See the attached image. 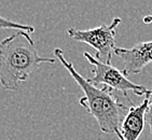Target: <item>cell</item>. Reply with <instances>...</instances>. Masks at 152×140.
<instances>
[{"instance_id": "cell-5", "label": "cell", "mask_w": 152, "mask_h": 140, "mask_svg": "<svg viewBox=\"0 0 152 140\" xmlns=\"http://www.w3.org/2000/svg\"><path fill=\"white\" fill-rule=\"evenodd\" d=\"M114 54L122 61L123 72L126 76L138 74L152 63V40L139 42L131 49L117 47Z\"/></svg>"}, {"instance_id": "cell-6", "label": "cell", "mask_w": 152, "mask_h": 140, "mask_svg": "<svg viewBox=\"0 0 152 140\" xmlns=\"http://www.w3.org/2000/svg\"><path fill=\"white\" fill-rule=\"evenodd\" d=\"M151 100L152 95H147L139 105H129L121 124V140H138L147 123L146 113Z\"/></svg>"}, {"instance_id": "cell-9", "label": "cell", "mask_w": 152, "mask_h": 140, "mask_svg": "<svg viewBox=\"0 0 152 140\" xmlns=\"http://www.w3.org/2000/svg\"><path fill=\"white\" fill-rule=\"evenodd\" d=\"M142 22L145 24H151L152 23V14L146 15V16L142 18Z\"/></svg>"}, {"instance_id": "cell-2", "label": "cell", "mask_w": 152, "mask_h": 140, "mask_svg": "<svg viewBox=\"0 0 152 140\" xmlns=\"http://www.w3.org/2000/svg\"><path fill=\"white\" fill-rule=\"evenodd\" d=\"M56 61L39 54L30 32L18 30L0 41V84L6 90H18V84L29 79L40 65Z\"/></svg>"}, {"instance_id": "cell-3", "label": "cell", "mask_w": 152, "mask_h": 140, "mask_svg": "<svg viewBox=\"0 0 152 140\" xmlns=\"http://www.w3.org/2000/svg\"><path fill=\"white\" fill-rule=\"evenodd\" d=\"M84 57L93 67V78L88 79L92 84L96 86H107L113 92H120L129 100H131L129 92H133L137 96L152 95V90L145 88L143 85L135 84L125 73L112 66V64L99 61L88 52L84 53Z\"/></svg>"}, {"instance_id": "cell-1", "label": "cell", "mask_w": 152, "mask_h": 140, "mask_svg": "<svg viewBox=\"0 0 152 140\" xmlns=\"http://www.w3.org/2000/svg\"><path fill=\"white\" fill-rule=\"evenodd\" d=\"M53 53L84 94L79 99V105L96 120L102 133L117 135L121 140V124L125 115L123 111L129 110L125 104L109 88L96 86L82 77L72 63L66 59L59 47H56Z\"/></svg>"}, {"instance_id": "cell-8", "label": "cell", "mask_w": 152, "mask_h": 140, "mask_svg": "<svg viewBox=\"0 0 152 140\" xmlns=\"http://www.w3.org/2000/svg\"><path fill=\"white\" fill-rule=\"evenodd\" d=\"M146 122L147 124L149 125L150 129V137L152 140V100L150 101L149 106H148V109H147V113H146Z\"/></svg>"}, {"instance_id": "cell-4", "label": "cell", "mask_w": 152, "mask_h": 140, "mask_svg": "<svg viewBox=\"0 0 152 140\" xmlns=\"http://www.w3.org/2000/svg\"><path fill=\"white\" fill-rule=\"evenodd\" d=\"M122 23L120 18H114L109 25L102 24L92 29L80 30L76 28H68L67 34L72 40L85 43L96 51V58L111 64L112 54L117 49L115 36L117 28Z\"/></svg>"}, {"instance_id": "cell-7", "label": "cell", "mask_w": 152, "mask_h": 140, "mask_svg": "<svg viewBox=\"0 0 152 140\" xmlns=\"http://www.w3.org/2000/svg\"><path fill=\"white\" fill-rule=\"evenodd\" d=\"M1 29H16V30H25L30 34L35 32V28L30 25H24V24L16 23L13 20H10L6 18H2L0 15V30Z\"/></svg>"}]
</instances>
